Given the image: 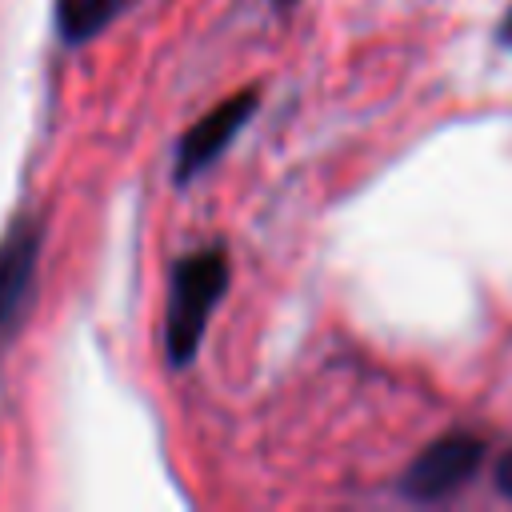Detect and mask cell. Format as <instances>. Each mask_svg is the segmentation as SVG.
Here are the masks:
<instances>
[{
	"label": "cell",
	"mask_w": 512,
	"mask_h": 512,
	"mask_svg": "<svg viewBox=\"0 0 512 512\" xmlns=\"http://www.w3.org/2000/svg\"><path fill=\"white\" fill-rule=\"evenodd\" d=\"M496 484H500V492L504 496H512V448L500 456V464H496Z\"/></svg>",
	"instance_id": "6"
},
{
	"label": "cell",
	"mask_w": 512,
	"mask_h": 512,
	"mask_svg": "<svg viewBox=\"0 0 512 512\" xmlns=\"http://www.w3.org/2000/svg\"><path fill=\"white\" fill-rule=\"evenodd\" d=\"M232 280V256L224 244H204L172 260L168 292H164V324H160V352L172 372L196 364L212 312L220 308Z\"/></svg>",
	"instance_id": "1"
},
{
	"label": "cell",
	"mask_w": 512,
	"mask_h": 512,
	"mask_svg": "<svg viewBox=\"0 0 512 512\" xmlns=\"http://www.w3.org/2000/svg\"><path fill=\"white\" fill-rule=\"evenodd\" d=\"M268 4H272V8H292L296 0H268Z\"/></svg>",
	"instance_id": "7"
},
{
	"label": "cell",
	"mask_w": 512,
	"mask_h": 512,
	"mask_svg": "<svg viewBox=\"0 0 512 512\" xmlns=\"http://www.w3.org/2000/svg\"><path fill=\"white\" fill-rule=\"evenodd\" d=\"M124 8L128 0H56V36L68 48H80L96 40Z\"/></svg>",
	"instance_id": "5"
},
{
	"label": "cell",
	"mask_w": 512,
	"mask_h": 512,
	"mask_svg": "<svg viewBox=\"0 0 512 512\" xmlns=\"http://www.w3.org/2000/svg\"><path fill=\"white\" fill-rule=\"evenodd\" d=\"M44 220L20 216L0 236V344L16 336L32 312L40 260H44Z\"/></svg>",
	"instance_id": "3"
},
{
	"label": "cell",
	"mask_w": 512,
	"mask_h": 512,
	"mask_svg": "<svg viewBox=\"0 0 512 512\" xmlns=\"http://www.w3.org/2000/svg\"><path fill=\"white\" fill-rule=\"evenodd\" d=\"M484 460V440L476 432H448L432 440L400 476V492L416 504H432L452 496L472 480V472Z\"/></svg>",
	"instance_id": "4"
},
{
	"label": "cell",
	"mask_w": 512,
	"mask_h": 512,
	"mask_svg": "<svg viewBox=\"0 0 512 512\" xmlns=\"http://www.w3.org/2000/svg\"><path fill=\"white\" fill-rule=\"evenodd\" d=\"M260 108V92L256 88H240L236 96H224L220 104H212L204 116H196L184 136L176 140V156H172V184L184 188L196 176H204L244 132V124L252 120V112Z\"/></svg>",
	"instance_id": "2"
}]
</instances>
